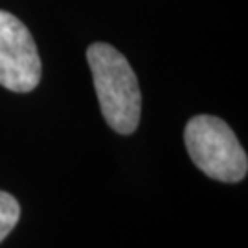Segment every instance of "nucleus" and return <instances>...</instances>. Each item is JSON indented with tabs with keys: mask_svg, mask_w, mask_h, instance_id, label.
Returning <instances> with one entry per match:
<instances>
[{
	"mask_svg": "<svg viewBox=\"0 0 248 248\" xmlns=\"http://www.w3.org/2000/svg\"><path fill=\"white\" fill-rule=\"evenodd\" d=\"M87 61L107 125L118 134H133L142 112V94L133 66L107 43L90 45Z\"/></svg>",
	"mask_w": 248,
	"mask_h": 248,
	"instance_id": "1",
	"label": "nucleus"
},
{
	"mask_svg": "<svg viewBox=\"0 0 248 248\" xmlns=\"http://www.w3.org/2000/svg\"><path fill=\"white\" fill-rule=\"evenodd\" d=\"M184 142L193 164L213 180L235 184L247 177V153L221 118L193 116L184 129Z\"/></svg>",
	"mask_w": 248,
	"mask_h": 248,
	"instance_id": "2",
	"label": "nucleus"
},
{
	"mask_svg": "<svg viewBox=\"0 0 248 248\" xmlns=\"http://www.w3.org/2000/svg\"><path fill=\"white\" fill-rule=\"evenodd\" d=\"M43 74L37 45L24 22L0 9V85L26 94L37 89Z\"/></svg>",
	"mask_w": 248,
	"mask_h": 248,
	"instance_id": "3",
	"label": "nucleus"
},
{
	"mask_svg": "<svg viewBox=\"0 0 248 248\" xmlns=\"http://www.w3.org/2000/svg\"><path fill=\"white\" fill-rule=\"evenodd\" d=\"M20 219V204L13 195L0 191V243L9 235Z\"/></svg>",
	"mask_w": 248,
	"mask_h": 248,
	"instance_id": "4",
	"label": "nucleus"
}]
</instances>
